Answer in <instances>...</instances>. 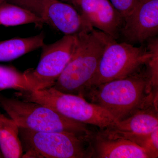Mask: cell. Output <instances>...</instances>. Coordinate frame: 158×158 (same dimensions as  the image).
I'll return each mask as SVG.
<instances>
[{
  "label": "cell",
  "instance_id": "cell-1",
  "mask_svg": "<svg viewBox=\"0 0 158 158\" xmlns=\"http://www.w3.org/2000/svg\"><path fill=\"white\" fill-rule=\"evenodd\" d=\"M147 63L126 77L89 88L83 97L104 108L118 121L156 105L153 90L155 88Z\"/></svg>",
  "mask_w": 158,
  "mask_h": 158
},
{
  "label": "cell",
  "instance_id": "cell-2",
  "mask_svg": "<svg viewBox=\"0 0 158 158\" xmlns=\"http://www.w3.org/2000/svg\"><path fill=\"white\" fill-rule=\"evenodd\" d=\"M76 35L73 55L52 87L83 97L86 85L95 73L106 46L113 38L94 28Z\"/></svg>",
  "mask_w": 158,
  "mask_h": 158
},
{
  "label": "cell",
  "instance_id": "cell-3",
  "mask_svg": "<svg viewBox=\"0 0 158 158\" xmlns=\"http://www.w3.org/2000/svg\"><path fill=\"white\" fill-rule=\"evenodd\" d=\"M18 98L52 108L74 121L98 127L100 131L113 127L118 120L107 110L81 96L63 93L53 87L16 93Z\"/></svg>",
  "mask_w": 158,
  "mask_h": 158
},
{
  "label": "cell",
  "instance_id": "cell-4",
  "mask_svg": "<svg viewBox=\"0 0 158 158\" xmlns=\"http://www.w3.org/2000/svg\"><path fill=\"white\" fill-rule=\"evenodd\" d=\"M0 106L19 127L37 132L94 135L88 125L66 118L44 105L0 95Z\"/></svg>",
  "mask_w": 158,
  "mask_h": 158
},
{
  "label": "cell",
  "instance_id": "cell-5",
  "mask_svg": "<svg viewBox=\"0 0 158 158\" xmlns=\"http://www.w3.org/2000/svg\"><path fill=\"white\" fill-rule=\"evenodd\" d=\"M19 128L22 140L29 152L47 158L94 157V135L68 132H37Z\"/></svg>",
  "mask_w": 158,
  "mask_h": 158
},
{
  "label": "cell",
  "instance_id": "cell-6",
  "mask_svg": "<svg viewBox=\"0 0 158 158\" xmlns=\"http://www.w3.org/2000/svg\"><path fill=\"white\" fill-rule=\"evenodd\" d=\"M152 55L147 46L136 47L129 43L111 40L106 46L97 69L86 85L84 93L89 88L130 75L146 64Z\"/></svg>",
  "mask_w": 158,
  "mask_h": 158
},
{
  "label": "cell",
  "instance_id": "cell-7",
  "mask_svg": "<svg viewBox=\"0 0 158 158\" xmlns=\"http://www.w3.org/2000/svg\"><path fill=\"white\" fill-rule=\"evenodd\" d=\"M76 42V35H65L53 43L42 46L37 67L24 72L31 90H42L54 86L72 56Z\"/></svg>",
  "mask_w": 158,
  "mask_h": 158
},
{
  "label": "cell",
  "instance_id": "cell-8",
  "mask_svg": "<svg viewBox=\"0 0 158 158\" xmlns=\"http://www.w3.org/2000/svg\"><path fill=\"white\" fill-rule=\"evenodd\" d=\"M27 9L47 24L65 34L76 35L93 28L73 6L59 0H8Z\"/></svg>",
  "mask_w": 158,
  "mask_h": 158
},
{
  "label": "cell",
  "instance_id": "cell-9",
  "mask_svg": "<svg viewBox=\"0 0 158 158\" xmlns=\"http://www.w3.org/2000/svg\"><path fill=\"white\" fill-rule=\"evenodd\" d=\"M158 33V0H139L120 31L125 42L143 43Z\"/></svg>",
  "mask_w": 158,
  "mask_h": 158
},
{
  "label": "cell",
  "instance_id": "cell-10",
  "mask_svg": "<svg viewBox=\"0 0 158 158\" xmlns=\"http://www.w3.org/2000/svg\"><path fill=\"white\" fill-rule=\"evenodd\" d=\"M77 10L94 28L115 40L120 36L124 18L110 0H80Z\"/></svg>",
  "mask_w": 158,
  "mask_h": 158
},
{
  "label": "cell",
  "instance_id": "cell-11",
  "mask_svg": "<svg viewBox=\"0 0 158 158\" xmlns=\"http://www.w3.org/2000/svg\"><path fill=\"white\" fill-rule=\"evenodd\" d=\"M94 157L152 158V156L132 141L122 138H106L97 132L94 140Z\"/></svg>",
  "mask_w": 158,
  "mask_h": 158
},
{
  "label": "cell",
  "instance_id": "cell-12",
  "mask_svg": "<svg viewBox=\"0 0 158 158\" xmlns=\"http://www.w3.org/2000/svg\"><path fill=\"white\" fill-rule=\"evenodd\" d=\"M158 128L156 105H152L136 112L109 129L134 134H147Z\"/></svg>",
  "mask_w": 158,
  "mask_h": 158
},
{
  "label": "cell",
  "instance_id": "cell-13",
  "mask_svg": "<svg viewBox=\"0 0 158 158\" xmlns=\"http://www.w3.org/2000/svg\"><path fill=\"white\" fill-rule=\"evenodd\" d=\"M43 33L26 38H11L0 41V62H8L42 47Z\"/></svg>",
  "mask_w": 158,
  "mask_h": 158
},
{
  "label": "cell",
  "instance_id": "cell-14",
  "mask_svg": "<svg viewBox=\"0 0 158 158\" xmlns=\"http://www.w3.org/2000/svg\"><path fill=\"white\" fill-rule=\"evenodd\" d=\"M19 135L17 124L11 118L0 114V150L3 157H22L23 147Z\"/></svg>",
  "mask_w": 158,
  "mask_h": 158
},
{
  "label": "cell",
  "instance_id": "cell-15",
  "mask_svg": "<svg viewBox=\"0 0 158 158\" xmlns=\"http://www.w3.org/2000/svg\"><path fill=\"white\" fill-rule=\"evenodd\" d=\"M30 23L40 26L44 22L36 15L22 7L9 2L0 4V25L13 27Z\"/></svg>",
  "mask_w": 158,
  "mask_h": 158
},
{
  "label": "cell",
  "instance_id": "cell-16",
  "mask_svg": "<svg viewBox=\"0 0 158 158\" xmlns=\"http://www.w3.org/2000/svg\"><path fill=\"white\" fill-rule=\"evenodd\" d=\"M101 135L110 138H122L127 139L144 148L152 156H158V128L147 134H134L116 131L106 129L98 132Z\"/></svg>",
  "mask_w": 158,
  "mask_h": 158
},
{
  "label": "cell",
  "instance_id": "cell-17",
  "mask_svg": "<svg viewBox=\"0 0 158 158\" xmlns=\"http://www.w3.org/2000/svg\"><path fill=\"white\" fill-rule=\"evenodd\" d=\"M8 89L19 92L32 90L24 73H22L12 66L0 65V91Z\"/></svg>",
  "mask_w": 158,
  "mask_h": 158
},
{
  "label": "cell",
  "instance_id": "cell-18",
  "mask_svg": "<svg viewBox=\"0 0 158 158\" xmlns=\"http://www.w3.org/2000/svg\"><path fill=\"white\" fill-rule=\"evenodd\" d=\"M114 8L124 18L129 15L139 0H110Z\"/></svg>",
  "mask_w": 158,
  "mask_h": 158
},
{
  "label": "cell",
  "instance_id": "cell-19",
  "mask_svg": "<svg viewBox=\"0 0 158 158\" xmlns=\"http://www.w3.org/2000/svg\"><path fill=\"white\" fill-rule=\"evenodd\" d=\"M69 2L73 6L77 9L78 6L79 2L80 0H68Z\"/></svg>",
  "mask_w": 158,
  "mask_h": 158
},
{
  "label": "cell",
  "instance_id": "cell-20",
  "mask_svg": "<svg viewBox=\"0 0 158 158\" xmlns=\"http://www.w3.org/2000/svg\"><path fill=\"white\" fill-rule=\"evenodd\" d=\"M8 0H0V4H2L4 2H8Z\"/></svg>",
  "mask_w": 158,
  "mask_h": 158
},
{
  "label": "cell",
  "instance_id": "cell-21",
  "mask_svg": "<svg viewBox=\"0 0 158 158\" xmlns=\"http://www.w3.org/2000/svg\"><path fill=\"white\" fill-rule=\"evenodd\" d=\"M1 114V113H0V114Z\"/></svg>",
  "mask_w": 158,
  "mask_h": 158
}]
</instances>
